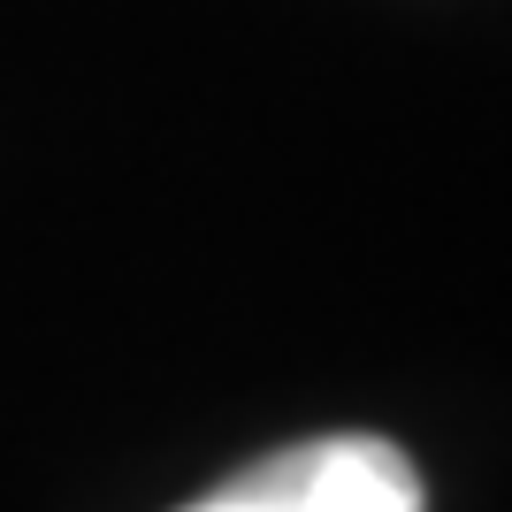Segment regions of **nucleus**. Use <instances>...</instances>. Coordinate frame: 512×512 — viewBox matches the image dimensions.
Segmentation results:
<instances>
[{
	"instance_id": "nucleus-1",
	"label": "nucleus",
	"mask_w": 512,
	"mask_h": 512,
	"mask_svg": "<svg viewBox=\"0 0 512 512\" xmlns=\"http://www.w3.org/2000/svg\"><path fill=\"white\" fill-rule=\"evenodd\" d=\"M268 512H428L413 459L383 436H306L230 474Z\"/></svg>"
},
{
	"instance_id": "nucleus-2",
	"label": "nucleus",
	"mask_w": 512,
	"mask_h": 512,
	"mask_svg": "<svg viewBox=\"0 0 512 512\" xmlns=\"http://www.w3.org/2000/svg\"><path fill=\"white\" fill-rule=\"evenodd\" d=\"M184 512H268L253 490H237V482H222V490H207L199 505H184Z\"/></svg>"
}]
</instances>
